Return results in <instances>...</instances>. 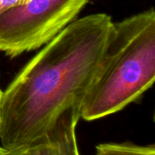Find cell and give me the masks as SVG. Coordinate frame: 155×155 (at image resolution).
I'll list each match as a JSON object with an SVG mask.
<instances>
[{
  "label": "cell",
  "instance_id": "obj_5",
  "mask_svg": "<svg viewBox=\"0 0 155 155\" xmlns=\"http://www.w3.org/2000/svg\"><path fill=\"white\" fill-rule=\"evenodd\" d=\"M95 155H155V145H139L131 142L105 143L96 145Z\"/></svg>",
  "mask_w": 155,
  "mask_h": 155
},
{
  "label": "cell",
  "instance_id": "obj_8",
  "mask_svg": "<svg viewBox=\"0 0 155 155\" xmlns=\"http://www.w3.org/2000/svg\"><path fill=\"white\" fill-rule=\"evenodd\" d=\"M2 97H3V91L0 89V125H1V101H2Z\"/></svg>",
  "mask_w": 155,
  "mask_h": 155
},
{
  "label": "cell",
  "instance_id": "obj_6",
  "mask_svg": "<svg viewBox=\"0 0 155 155\" xmlns=\"http://www.w3.org/2000/svg\"><path fill=\"white\" fill-rule=\"evenodd\" d=\"M29 0H0V15L11 8L23 5Z\"/></svg>",
  "mask_w": 155,
  "mask_h": 155
},
{
  "label": "cell",
  "instance_id": "obj_7",
  "mask_svg": "<svg viewBox=\"0 0 155 155\" xmlns=\"http://www.w3.org/2000/svg\"><path fill=\"white\" fill-rule=\"evenodd\" d=\"M37 151H38L37 143H35L26 148L7 151L4 155H37Z\"/></svg>",
  "mask_w": 155,
  "mask_h": 155
},
{
  "label": "cell",
  "instance_id": "obj_3",
  "mask_svg": "<svg viewBox=\"0 0 155 155\" xmlns=\"http://www.w3.org/2000/svg\"><path fill=\"white\" fill-rule=\"evenodd\" d=\"M89 0H29L0 15V51L14 58L45 45Z\"/></svg>",
  "mask_w": 155,
  "mask_h": 155
},
{
  "label": "cell",
  "instance_id": "obj_1",
  "mask_svg": "<svg viewBox=\"0 0 155 155\" xmlns=\"http://www.w3.org/2000/svg\"><path fill=\"white\" fill-rule=\"evenodd\" d=\"M112 25L104 13L74 20L22 69L3 91V148L13 151L36 143L65 111L81 108Z\"/></svg>",
  "mask_w": 155,
  "mask_h": 155
},
{
  "label": "cell",
  "instance_id": "obj_9",
  "mask_svg": "<svg viewBox=\"0 0 155 155\" xmlns=\"http://www.w3.org/2000/svg\"><path fill=\"white\" fill-rule=\"evenodd\" d=\"M7 152V150H5V148H3L2 146H0V155H4Z\"/></svg>",
  "mask_w": 155,
  "mask_h": 155
},
{
  "label": "cell",
  "instance_id": "obj_4",
  "mask_svg": "<svg viewBox=\"0 0 155 155\" xmlns=\"http://www.w3.org/2000/svg\"><path fill=\"white\" fill-rule=\"evenodd\" d=\"M81 108L65 111L54 126L37 142V155H81L76 137V126Z\"/></svg>",
  "mask_w": 155,
  "mask_h": 155
},
{
  "label": "cell",
  "instance_id": "obj_2",
  "mask_svg": "<svg viewBox=\"0 0 155 155\" xmlns=\"http://www.w3.org/2000/svg\"><path fill=\"white\" fill-rule=\"evenodd\" d=\"M155 79L153 8L113 22L94 80L80 110L93 122L136 101Z\"/></svg>",
  "mask_w": 155,
  "mask_h": 155
}]
</instances>
